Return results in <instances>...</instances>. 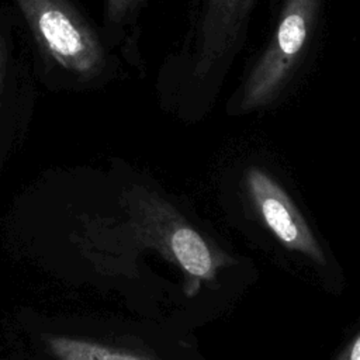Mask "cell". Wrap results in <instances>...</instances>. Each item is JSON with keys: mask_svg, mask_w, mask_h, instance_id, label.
I'll use <instances>...</instances> for the list:
<instances>
[{"mask_svg": "<svg viewBox=\"0 0 360 360\" xmlns=\"http://www.w3.org/2000/svg\"><path fill=\"white\" fill-rule=\"evenodd\" d=\"M142 0H104L105 17L112 22L124 21Z\"/></svg>", "mask_w": 360, "mask_h": 360, "instance_id": "cell-6", "label": "cell"}, {"mask_svg": "<svg viewBox=\"0 0 360 360\" xmlns=\"http://www.w3.org/2000/svg\"><path fill=\"white\" fill-rule=\"evenodd\" d=\"M321 0H285L276 31L252 68L239 103L250 112L274 101L295 70L318 18Z\"/></svg>", "mask_w": 360, "mask_h": 360, "instance_id": "cell-4", "label": "cell"}, {"mask_svg": "<svg viewBox=\"0 0 360 360\" xmlns=\"http://www.w3.org/2000/svg\"><path fill=\"white\" fill-rule=\"evenodd\" d=\"M245 184L256 214L278 243L315 266H326L321 243L287 191L259 167L246 172Z\"/></svg>", "mask_w": 360, "mask_h": 360, "instance_id": "cell-5", "label": "cell"}, {"mask_svg": "<svg viewBox=\"0 0 360 360\" xmlns=\"http://www.w3.org/2000/svg\"><path fill=\"white\" fill-rule=\"evenodd\" d=\"M0 360H21L20 357H17L15 354H13L11 352H8L7 349H4L0 345Z\"/></svg>", "mask_w": 360, "mask_h": 360, "instance_id": "cell-9", "label": "cell"}, {"mask_svg": "<svg viewBox=\"0 0 360 360\" xmlns=\"http://www.w3.org/2000/svg\"><path fill=\"white\" fill-rule=\"evenodd\" d=\"M6 66H7V46H6V39L0 34V96L3 90V83L6 77Z\"/></svg>", "mask_w": 360, "mask_h": 360, "instance_id": "cell-8", "label": "cell"}, {"mask_svg": "<svg viewBox=\"0 0 360 360\" xmlns=\"http://www.w3.org/2000/svg\"><path fill=\"white\" fill-rule=\"evenodd\" d=\"M41 51L65 70L91 80L105 68L104 46L68 0H14Z\"/></svg>", "mask_w": 360, "mask_h": 360, "instance_id": "cell-3", "label": "cell"}, {"mask_svg": "<svg viewBox=\"0 0 360 360\" xmlns=\"http://www.w3.org/2000/svg\"><path fill=\"white\" fill-rule=\"evenodd\" d=\"M335 360H360V330L345 345Z\"/></svg>", "mask_w": 360, "mask_h": 360, "instance_id": "cell-7", "label": "cell"}, {"mask_svg": "<svg viewBox=\"0 0 360 360\" xmlns=\"http://www.w3.org/2000/svg\"><path fill=\"white\" fill-rule=\"evenodd\" d=\"M118 207V215L75 214L60 235L22 246L20 256L66 287L191 333L239 260L156 190L128 184Z\"/></svg>", "mask_w": 360, "mask_h": 360, "instance_id": "cell-1", "label": "cell"}, {"mask_svg": "<svg viewBox=\"0 0 360 360\" xmlns=\"http://www.w3.org/2000/svg\"><path fill=\"white\" fill-rule=\"evenodd\" d=\"M0 345L21 360H204L191 333L110 311L21 305L3 318Z\"/></svg>", "mask_w": 360, "mask_h": 360, "instance_id": "cell-2", "label": "cell"}]
</instances>
